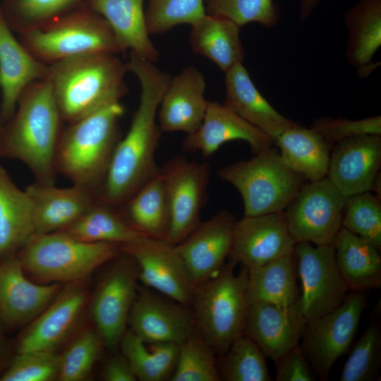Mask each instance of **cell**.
<instances>
[{
    "instance_id": "cell-1",
    "label": "cell",
    "mask_w": 381,
    "mask_h": 381,
    "mask_svg": "<svg viewBox=\"0 0 381 381\" xmlns=\"http://www.w3.org/2000/svg\"><path fill=\"white\" fill-rule=\"evenodd\" d=\"M126 64L128 72L139 81L140 101L130 128L117 143L104 180L95 192L97 202L115 209L159 171L155 155L162 132L157 115L171 78L154 62L132 52Z\"/></svg>"
},
{
    "instance_id": "cell-2",
    "label": "cell",
    "mask_w": 381,
    "mask_h": 381,
    "mask_svg": "<svg viewBox=\"0 0 381 381\" xmlns=\"http://www.w3.org/2000/svg\"><path fill=\"white\" fill-rule=\"evenodd\" d=\"M63 121L49 81L30 84L11 118L2 126L0 157L24 163L36 181L54 184L55 157Z\"/></svg>"
},
{
    "instance_id": "cell-3",
    "label": "cell",
    "mask_w": 381,
    "mask_h": 381,
    "mask_svg": "<svg viewBox=\"0 0 381 381\" xmlns=\"http://www.w3.org/2000/svg\"><path fill=\"white\" fill-rule=\"evenodd\" d=\"M127 64L116 54L97 52L48 66L46 79L63 121L70 124L128 93Z\"/></svg>"
},
{
    "instance_id": "cell-4",
    "label": "cell",
    "mask_w": 381,
    "mask_h": 381,
    "mask_svg": "<svg viewBox=\"0 0 381 381\" xmlns=\"http://www.w3.org/2000/svg\"><path fill=\"white\" fill-rule=\"evenodd\" d=\"M124 111L119 102L68 124L57 145L56 171L73 184L95 193L104 180L121 139L119 120Z\"/></svg>"
},
{
    "instance_id": "cell-5",
    "label": "cell",
    "mask_w": 381,
    "mask_h": 381,
    "mask_svg": "<svg viewBox=\"0 0 381 381\" xmlns=\"http://www.w3.org/2000/svg\"><path fill=\"white\" fill-rule=\"evenodd\" d=\"M121 253V245L79 240L64 231L34 233L16 254L25 272L42 284L86 279Z\"/></svg>"
},
{
    "instance_id": "cell-6",
    "label": "cell",
    "mask_w": 381,
    "mask_h": 381,
    "mask_svg": "<svg viewBox=\"0 0 381 381\" xmlns=\"http://www.w3.org/2000/svg\"><path fill=\"white\" fill-rule=\"evenodd\" d=\"M229 258L212 279L196 287L192 303L195 327L218 356L244 334L250 306L248 298V269Z\"/></svg>"
},
{
    "instance_id": "cell-7",
    "label": "cell",
    "mask_w": 381,
    "mask_h": 381,
    "mask_svg": "<svg viewBox=\"0 0 381 381\" xmlns=\"http://www.w3.org/2000/svg\"><path fill=\"white\" fill-rule=\"evenodd\" d=\"M18 38L48 66L87 54L125 52L108 23L85 6L19 34Z\"/></svg>"
},
{
    "instance_id": "cell-8",
    "label": "cell",
    "mask_w": 381,
    "mask_h": 381,
    "mask_svg": "<svg viewBox=\"0 0 381 381\" xmlns=\"http://www.w3.org/2000/svg\"><path fill=\"white\" fill-rule=\"evenodd\" d=\"M217 175L240 193L244 216L283 212L305 181L285 164L273 146L249 159L221 168Z\"/></svg>"
},
{
    "instance_id": "cell-9",
    "label": "cell",
    "mask_w": 381,
    "mask_h": 381,
    "mask_svg": "<svg viewBox=\"0 0 381 381\" xmlns=\"http://www.w3.org/2000/svg\"><path fill=\"white\" fill-rule=\"evenodd\" d=\"M345 201L327 177L303 183L283 211L295 243L332 245L341 228Z\"/></svg>"
},
{
    "instance_id": "cell-10",
    "label": "cell",
    "mask_w": 381,
    "mask_h": 381,
    "mask_svg": "<svg viewBox=\"0 0 381 381\" xmlns=\"http://www.w3.org/2000/svg\"><path fill=\"white\" fill-rule=\"evenodd\" d=\"M365 306L363 292L349 291L340 306L307 322L299 345L321 380L328 379L334 363L349 351Z\"/></svg>"
},
{
    "instance_id": "cell-11",
    "label": "cell",
    "mask_w": 381,
    "mask_h": 381,
    "mask_svg": "<svg viewBox=\"0 0 381 381\" xmlns=\"http://www.w3.org/2000/svg\"><path fill=\"white\" fill-rule=\"evenodd\" d=\"M107 265L92 295L90 313L104 346L114 349L127 329L138 287V267L135 260L121 250Z\"/></svg>"
},
{
    "instance_id": "cell-12",
    "label": "cell",
    "mask_w": 381,
    "mask_h": 381,
    "mask_svg": "<svg viewBox=\"0 0 381 381\" xmlns=\"http://www.w3.org/2000/svg\"><path fill=\"white\" fill-rule=\"evenodd\" d=\"M294 253L302 286L298 303L306 320L340 306L349 290L337 267L334 245L299 242L296 243Z\"/></svg>"
},
{
    "instance_id": "cell-13",
    "label": "cell",
    "mask_w": 381,
    "mask_h": 381,
    "mask_svg": "<svg viewBox=\"0 0 381 381\" xmlns=\"http://www.w3.org/2000/svg\"><path fill=\"white\" fill-rule=\"evenodd\" d=\"M166 187L170 226L166 241L177 245L202 222L210 179L207 162L176 157L160 169Z\"/></svg>"
},
{
    "instance_id": "cell-14",
    "label": "cell",
    "mask_w": 381,
    "mask_h": 381,
    "mask_svg": "<svg viewBox=\"0 0 381 381\" xmlns=\"http://www.w3.org/2000/svg\"><path fill=\"white\" fill-rule=\"evenodd\" d=\"M121 250L135 260L143 286L190 307L196 286L175 245L140 236L121 245Z\"/></svg>"
},
{
    "instance_id": "cell-15",
    "label": "cell",
    "mask_w": 381,
    "mask_h": 381,
    "mask_svg": "<svg viewBox=\"0 0 381 381\" xmlns=\"http://www.w3.org/2000/svg\"><path fill=\"white\" fill-rule=\"evenodd\" d=\"M128 325L145 343L168 342L178 345L196 328L190 306L145 286L138 287Z\"/></svg>"
},
{
    "instance_id": "cell-16",
    "label": "cell",
    "mask_w": 381,
    "mask_h": 381,
    "mask_svg": "<svg viewBox=\"0 0 381 381\" xmlns=\"http://www.w3.org/2000/svg\"><path fill=\"white\" fill-rule=\"evenodd\" d=\"M85 281L66 284L20 336L17 352L55 351L75 330L87 301Z\"/></svg>"
},
{
    "instance_id": "cell-17",
    "label": "cell",
    "mask_w": 381,
    "mask_h": 381,
    "mask_svg": "<svg viewBox=\"0 0 381 381\" xmlns=\"http://www.w3.org/2000/svg\"><path fill=\"white\" fill-rule=\"evenodd\" d=\"M380 165L381 135H358L332 146L326 177L346 198L373 191Z\"/></svg>"
},
{
    "instance_id": "cell-18",
    "label": "cell",
    "mask_w": 381,
    "mask_h": 381,
    "mask_svg": "<svg viewBox=\"0 0 381 381\" xmlns=\"http://www.w3.org/2000/svg\"><path fill=\"white\" fill-rule=\"evenodd\" d=\"M292 238L283 212L243 216L236 220L229 258L242 266H261L294 253Z\"/></svg>"
},
{
    "instance_id": "cell-19",
    "label": "cell",
    "mask_w": 381,
    "mask_h": 381,
    "mask_svg": "<svg viewBox=\"0 0 381 381\" xmlns=\"http://www.w3.org/2000/svg\"><path fill=\"white\" fill-rule=\"evenodd\" d=\"M236 221L231 212L221 210L175 245L196 287L214 277L225 264Z\"/></svg>"
},
{
    "instance_id": "cell-20",
    "label": "cell",
    "mask_w": 381,
    "mask_h": 381,
    "mask_svg": "<svg viewBox=\"0 0 381 381\" xmlns=\"http://www.w3.org/2000/svg\"><path fill=\"white\" fill-rule=\"evenodd\" d=\"M60 284L31 281L17 255L0 261V321L17 327L33 320L54 299Z\"/></svg>"
},
{
    "instance_id": "cell-21",
    "label": "cell",
    "mask_w": 381,
    "mask_h": 381,
    "mask_svg": "<svg viewBox=\"0 0 381 381\" xmlns=\"http://www.w3.org/2000/svg\"><path fill=\"white\" fill-rule=\"evenodd\" d=\"M307 322L298 299L287 306L255 302L248 308L244 334L275 361L299 344Z\"/></svg>"
},
{
    "instance_id": "cell-22",
    "label": "cell",
    "mask_w": 381,
    "mask_h": 381,
    "mask_svg": "<svg viewBox=\"0 0 381 381\" xmlns=\"http://www.w3.org/2000/svg\"><path fill=\"white\" fill-rule=\"evenodd\" d=\"M232 140L246 142L253 153L272 147L273 140L223 104L209 101L199 128L186 135L181 144L185 152H200L210 157L224 143Z\"/></svg>"
},
{
    "instance_id": "cell-23",
    "label": "cell",
    "mask_w": 381,
    "mask_h": 381,
    "mask_svg": "<svg viewBox=\"0 0 381 381\" xmlns=\"http://www.w3.org/2000/svg\"><path fill=\"white\" fill-rule=\"evenodd\" d=\"M48 65L32 55L14 35L0 8V121L13 116L23 92L45 79Z\"/></svg>"
},
{
    "instance_id": "cell-24",
    "label": "cell",
    "mask_w": 381,
    "mask_h": 381,
    "mask_svg": "<svg viewBox=\"0 0 381 381\" xmlns=\"http://www.w3.org/2000/svg\"><path fill=\"white\" fill-rule=\"evenodd\" d=\"M202 73L188 66L171 77L160 102L157 119L162 133L183 132L186 135L200 126L208 105Z\"/></svg>"
},
{
    "instance_id": "cell-25",
    "label": "cell",
    "mask_w": 381,
    "mask_h": 381,
    "mask_svg": "<svg viewBox=\"0 0 381 381\" xmlns=\"http://www.w3.org/2000/svg\"><path fill=\"white\" fill-rule=\"evenodd\" d=\"M25 190L32 203L34 233L64 229L97 201L92 190L76 184L61 188L36 181Z\"/></svg>"
},
{
    "instance_id": "cell-26",
    "label": "cell",
    "mask_w": 381,
    "mask_h": 381,
    "mask_svg": "<svg viewBox=\"0 0 381 381\" xmlns=\"http://www.w3.org/2000/svg\"><path fill=\"white\" fill-rule=\"evenodd\" d=\"M224 74L226 93L223 104L262 131L273 142L284 131L297 124L281 114L267 102L243 64Z\"/></svg>"
},
{
    "instance_id": "cell-27",
    "label": "cell",
    "mask_w": 381,
    "mask_h": 381,
    "mask_svg": "<svg viewBox=\"0 0 381 381\" xmlns=\"http://www.w3.org/2000/svg\"><path fill=\"white\" fill-rule=\"evenodd\" d=\"M145 1L83 0V4L108 23L125 52L130 49L155 63L159 59V52L147 30Z\"/></svg>"
},
{
    "instance_id": "cell-28",
    "label": "cell",
    "mask_w": 381,
    "mask_h": 381,
    "mask_svg": "<svg viewBox=\"0 0 381 381\" xmlns=\"http://www.w3.org/2000/svg\"><path fill=\"white\" fill-rule=\"evenodd\" d=\"M344 18L345 56L360 78L368 77L380 66L373 58L381 45V0H360Z\"/></svg>"
},
{
    "instance_id": "cell-29",
    "label": "cell",
    "mask_w": 381,
    "mask_h": 381,
    "mask_svg": "<svg viewBox=\"0 0 381 381\" xmlns=\"http://www.w3.org/2000/svg\"><path fill=\"white\" fill-rule=\"evenodd\" d=\"M333 245L337 267L349 291L363 293L380 287V249L343 227Z\"/></svg>"
},
{
    "instance_id": "cell-30",
    "label": "cell",
    "mask_w": 381,
    "mask_h": 381,
    "mask_svg": "<svg viewBox=\"0 0 381 381\" xmlns=\"http://www.w3.org/2000/svg\"><path fill=\"white\" fill-rule=\"evenodd\" d=\"M189 44L197 54L214 62L224 73L243 64L241 27L226 18L205 14L191 25Z\"/></svg>"
},
{
    "instance_id": "cell-31",
    "label": "cell",
    "mask_w": 381,
    "mask_h": 381,
    "mask_svg": "<svg viewBox=\"0 0 381 381\" xmlns=\"http://www.w3.org/2000/svg\"><path fill=\"white\" fill-rule=\"evenodd\" d=\"M117 209L122 219L143 236L166 240L170 214L164 179L160 169Z\"/></svg>"
},
{
    "instance_id": "cell-32",
    "label": "cell",
    "mask_w": 381,
    "mask_h": 381,
    "mask_svg": "<svg viewBox=\"0 0 381 381\" xmlns=\"http://www.w3.org/2000/svg\"><path fill=\"white\" fill-rule=\"evenodd\" d=\"M34 232L28 194L0 165V261L16 255Z\"/></svg>"
},
{
    "instance_id": "cell-33",
    "label": "cell",
    "mask_w": 381,
    "mask_h": 381,
    "mask_svg": "<svg viewBox=\"0 0 381 381\" xmlns=\"http://www.w3.org/2000/svg\"><path fill=\"white\" fill-rule=\"evenodd\" d=\"M274 144L285 164L305 180L327 176L332 147L313 128L297 123L282 133Z\"/></svg>"
},
{
    "instance_id": "cell-34",
    "label": "cell",
    "mask_w": 381,
    "mask_h": 381,
    "mask_svg": "<svg viewBox=\"0 0 381 381\" xmlns=\"http://www.w3.org/2000/svg\"><path fill=\"white\" fill-rule=\"evenodd\" d=\"M247 269L250 304L264 302L287 306L299 298L294 253Z\"/></svg>"
},
{
    "instance_id": "cell-35",
    "label": "cell",
    "mask_w": 381,
    "mask_h": 381,
    "mask_svg": "<svg viewBox=\"0 0 381 381\" xmlns=\"http://www.w3.org/2000/svg\"><path fill=\"white\" fill-rule=\"evenodd\" d=\"M119 345L137 380H170L176 365L178 344L168 342L147 344L127 329Z\"/></svg>"
},
{
    "instance_id": "cell-36",
    "label": "cell",
    "mask_w": 381,
    "mask_h": 381,
    "mask_svg": "<svg viewBox=\"0 0 381 381\" xmlns=\"http://www.w3.org/2000/svg\"><path fill=\"white\" fill-rule=\"evenodd\" d=\"M61 231L86 242L120 245L144 236L132 229L115 208L97 201L77 220Z\"/></svg>"
},
{
    "instance_id": "cell-37",
    "label": "cell",
    "mask_w": 381,
    "mask_h": 381,
    "mask_svg": "<svg viewBox=\"0 0 381 381\" xmlns=\"http://www.w3.org/2000/svg\"><path fill=\"white\" fill-rule=\"evenodd\" d=\"M84 6L83 0H0L8 26L19 35Z\"/></svg>"
},
{
    "instance_id": "cell-38",
    "label": "cell",
    "mask_w": 381,
    "mask_h": 381,
    "mask_svg": "<svg viewBox=\"0 0 381 381\" xmlns=\"http://www.w3.org/2000/svg\"><path fill=\"white\" fill-rule=\"evenodd\" d=\"M217 367L226 381H271L264 353L246 334L236 338L219 356Z\"/></svg>"
},
{
    "instance_id": "cell-39",
    "label": "cell",
    "mask_w": 381,
    "mask_h": 381,
    "mask_svg": "<svg viewBox=\"0 0 381 381\" xmlns=\"http://www.w3.org/2000/svg\"><path fill=\"white\" fill-rule=\"evenodd\" d=\"M171 381H220L216 353L198 329L180 344Z\"/></svg>"
},
{
    "instance_id": "cell-40",
    "label": "cell",
    "mask_w": 381,
    "mask_h": 381,
    "mask_svg": "<svg viewBox=\"0 0 381 381\" xmlns=\"http://www.w3.org/2000/svg\"><path fill=\"white\" fill-rule=\"evenodd\" d=\"M103 346V340L95 327L83 329L60 355L59 380L81 381L86 379L98 360Z\"/></svg>"
},
{
    "instance_id": "cell-41",
    "label": "cell",
    "mask_w": 381,
    "mask_h": 381,
    "mask_svg": "<svg viewBox=\"0 0 381 381\" xmlns=\"http://www.w3.org/2000/svg\"><path fill=\"white\" fill-rule=\"evenodd\" d=\"M341 227L381 248L380 198L371 191L346 198Z\"/></svg>"
},
{
    "instance_id": "cell-42",
    "label": "cell",
    "mask_w": 381,
    "mask_h": 381,
    "mask_svg": "<svg viewBox=\"0 0 381 381\" xmlns=\"http://www.w3.org/2000/svg\"><path fill=\"white\" fill-rule=\"evenodd\" d=\"M148 33L162 34L181 25H192L205 14L204 0H146Z\"/></svg>"
},
{
    "instance_id": "cell-43",
    "label": "cell",
    "mask_w": 381,
    "mask_h": 381,
    "mask_svg": "<svg viewBox=\"0 0 381 381\" xmlns=\"http://www.w3.org/2000/svg\"><path fill=\"white\" fill-rule=\"evenodd\" d=\"M381 358V331L370 325L355 344L343 366L340 381H369L377 374Z\"/></svg>"
},
{
    "instance_id": "cell-44",
    "label": "cell",
    "mask_w": 381,
    "mask_h": 381,
    "mask_svg": "<svg viewBox=\"0 0 381 381\" xmlns=\"http://www.w3.org/2000/svg\"><path fill=\"white\" fill-rule=\"evenodd\" d=\"M204 6L206 14L226 18L241 27L258 23L270 28L279 19L273 0H204Z\"/></svg>"
},
{
    "instance_id": "cell-45",
    "label": "cell",
    "mask_w": 381,
    "mask_h": 381,
    "mask_svg": "<svg viewBox=\"0 0 381 381\" xmlns=\"http://www.w3.org/2000/svg\"><path fill=\"white\" fill-rule=\"evenodd\" d=\"M17 353L0 377L1 381H50L58 378L60 355L55 351Z\"/></svg>"
},
{
    "instance_id": "cell-46",
    "label": "cell",
    "mask_w": 381,
    "mask_h": 381,
    "mask_svg": "<svg viewBox=\"0 0 381 381\" xmlns=\"http://www.w3.org/2000/svg\"><path fill=\"white\" fill-rule=\"evenodd\" d=\"M332 147L349 138L365 135H381V116H369L359 120L324 117L316 119L312 126Z\"/></svg>"
},
{
    "instance_id": "cell-47",
    "label": "cell",
    "mask_w": 381,
    "mask_h": 381,
    "mask_svg": "<svg viewBox=\"0 0 381 381\" xmlns=\"http://www.w3.org/2000/svg\"><path fill=\"white\" fill-rule=\"evenodd\" d=\"M277 381H313V370L299 344L295 346L274 361Z\"/></svg>"
},
{
    "instance_id": "cell-48",
    "label": "cell",
    "mask_w": 381,
    "mask_h": 381,
    "mask_svg": "<svg viewBox=\"0 0 381 381\" xmlns=\"http://www.w3.org/2000/svg\"><path fill=\"white\" fill-rule=\"evenodd\" d=\"M102 378L106 381H135L137 378L126 358L122 354L110 357L105 363Z\"/></svg>"
},
{
    "instance_id": "cell-49",
    "label": "cell",
    "mask_w": 381,
    "mask_h": 381,
    "mask_svg": "<svg viewBox=\"0 0 381 381\" xmlns=\"http://www.w3.org/2000/svg\"><path fill=\"white\" fill-rule=\"evenodd\" d=\"M322 0H300V19L306 20Z\"/></svg>"
},
{
    "instance_id": "cell-50",
    "label": "cell",
    "mask_w": 381,
    "mask_h": 381,
    "mask_svg": "<svg viewBox=\"0 0 381 381\" xmlns=\"http://www.w3.org/2000/svg\"><path fill=\"white\" fill-rule=\"evenodd\" d=\"M1 325H2V323L0 321V359L1 358L2 350H3V338H2V333H1Z\"/></svg>"
},
{
    "instance_id": "cell-51",
    "label": "cell",
    "mask_w": 381,
    "mask_h": 381,
    "mask_svg": "<svg viewBox=\"0 0 381 381\" xmlns=\"http://www.w3.org/2000/svg\"><path fill=\"white\" fill-rule=\"evenodd\" d=\"M1 129H2V126H1V123L0 121V135H1Z\"/></svg>"
}]
</instances>
